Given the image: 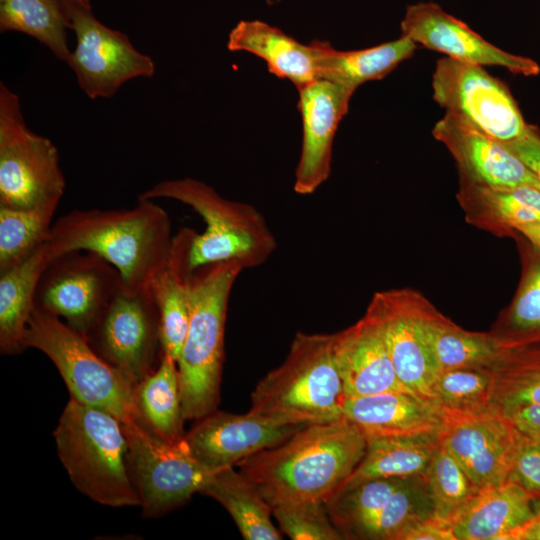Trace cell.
I'll use <instances>...</instances> for the list:
<instances>
[{
	"label": "cell",
	"mask_w": 540,
	"mask_h": 540,
	"mask_svg": "<svg viewBox=\"0 0 540 540\" xmlns=\"http://www.w3.org/2000/svg\"><path fill=\"white\" fill-rule=\"evenodd\" d=\"M366 445L365 435L342 417L307 424L279 445L236 466L271 507L325 504L357 467Z\"/></svg>",
	"instance_id": "cell-1"
},
{
	"label": "cell",
	"mask_w": 540,
	"mask_h": 540,
	"mask_svg": "<svg viewBox=\"0 0 540 540\" xmlns=\"http://www.w3.org/2000/svg\"><path fill=\"white\" fill-rule=\"evenodd\" d=\"M168 213L151 199H139L131 209L72 210L51 228L52 257L70 251L96 253L120 273L123 289L150 287L169 264L172 243Z\"/></svg>",
	"instance_id": "cell-2"
},
{
	"label": "cell",
	"mask_w": 540,
	"mask_h": 540,
	"mask_svg": "<svg viewBox=\"0 0 540 540\" xmlns=\"http://www.w3.org/2000/svg\"><path fill=\"white\" fill-rule=\"evenodd\" d=\"M138 198L174 199L204 220L202 233L183 228L172 237L169 265L185 281L196 270L217 263L236 261L244 269L260 266L276 249L274 235L253 206L225 199L202 181L163 180Z\"/></svg>",
	"instance_id": "cell-3"
},
{
	"label": "cell",
	"mask_w": 540,
	"mask_h": 540,
	"mask_svg": "<svg viewBox=\"0 0 540 540\" xmlns=\"http://www.w3.org/2000/svg\"><path fill=\"white\" fill-rule=\"evenodd\" d=\"M243 266L236 261L200 268L186 279L190 319L177 360L185 420L217 410L224 360L228 301Z\"/></svg>",
	"instance_id": "cell-4"
},
{
	"label": "cell",
	"mask_w": 540,
	"mask_h": 540,
	"mask_svg": "<svg viewBox=\"0 0 540 540\" xmlns=\"http://www.w3.org/2000/svg\"><path fill=\"white\" fill-rule=\"evenodd\" d=\"M334 334L295 335L285 361L251 394L249 413L280 424L342 418L347 399L333 354Z\"/></svg>",
	"instance_id": "cell-5"
},
{
	"label": "cell",
	"mask_w": 540,
	"mask_h": 540,
	"mask_svg": "<svg viewBox=\"0 0 540 540\" xmlns=\"http://www.w3.org/2000/svg\"><path fill=\"white\" fill-rule=\"evenodd\" d=\"M53 436L59 459L81 493L111 507L140 505L118 418L70 398Z\"/></svg>",
	"instance_id": "cell-6"
},
{
	"label": "cell",
	"mask_w": 540,
	"mask_h": 540,
	"mask_svg": "<svg viewBox=\"0 0 540 540\" xmlns=\"http://www.w3.org/2000/svg\"><path fill=\"white\" fill-rule=\"evenodd\" d=\"M23 343L25 349L35 348L53 362L71 398L106 411L123 424L137 421L135 386L63 320L34 307Z\"/></svg>",
	"instance_id": "cell-7"
},
{
	"label": "cell",
	"mask_w": 540,
	"mask_h": 540,
	"mask_svg": "<svg viewBox=\"0 0 540 540\" xmlns=\"http://www.w3.org/2000/svg\"><path fill=\"white\" fill-rule=\"evenodd\" d=\"M65 185L56 146L27 126L18 95L1 82L0 206L59 204Z\"/></svg>",
	"instance_id": "cell-8"
},
{
	"label": "cell",
	"mask_w": 540,
	"mask_h": 540,
	"mask_svg": "<svg viewBox=\"0 0 540 540\" xmlns=\"http://www.w3.org/2000/svg\"><path fill=\"white\" fill-rule=\"evenodd\" d=\"M123 425L143 517L157 518L185 504L215 472L194 458L184 438L169 442L137 421Z\"/></svg>",
	"instance_id": "cell-9"
},
{
	"label": "cell",
	"mask_w": 540,
	"mask_h": 540,
	"mask_svg": "<svg viewBox=\"0 0 540 540\" xmlns=\"http://www.w3.org/2000/svg\"><path fill=\"white\" fill-rule=\"evenodd\" d=\"M122 288L119 271L107 260L90 251H70L48 262L35 307L86 336Z\"/></svg>",
	"instance_id": "cell-10"
},
{
	"label": "cell",
	"mask_w": 540,
	"mask_h": 540,
	"mask_svg": "<svg viewBox=\"0 0 540 540\" xmlns=\"http://www.w3.org/2000/svg\"><path fill=\"white\" fill-rule=\"evenodd\" d=\"M85 337L97 354L136 386L157 368L163 354L151 287L133 293L122 288Z\"/></svg>",
	"instance_id": "cell-11"
},
{
	"label": "cell",
	"mask_w": 540,
	"mask_h": 540,
	"mask_svg": "<svg viewBox=\"0 0 540 540\" xmlns=\"http://www.w3.org/2000/svg\"><path fill=\"white\" fill-rule=\"evenodd\" d=\"M433 99L489 136L508 143L529 126L508 87L482 66L449 57L437 61L432 77Z\"/></svg>",
	"instance_id": "cell-12"
},
{
	"label": "cell",
	"mask_w": 540,
	"mask_h": 540,
	"mask_svg": "<svg viewBox=\"0 0 540 540\" xmlns=\"http://www.w3.org/2000/svg\"><path fill=\"white\" fill-rule=\"evenodd\" d=\"M69 14L76 46L66 64L90 99L111 97L127 81L154 75L153 60L139 52L126 34L107 27L91 9L73 0Z\"/></svg>",
	"instance_id": "cell-13"
},
{
	"label": "cell",
	"mask_w": 540,
	"mask_h": 540,
	"mask_svg": "<svg viewBox=\"0 0 540 540\" xmlns=\"http://www.w3.org/2000/svg\"><path fill=\"white\" fill-rule=\"evenodd\" d=\"M424 301L405 289L383 291L374 294L366 311L380 327L401 383L434 403L433 385L439 371L422 326Z\"/></svg>",
	"instance_id": "cell-14"
},
{
	"label": "cell",
	"mask_w": 540,
	"mask_h": 540,
	"mask_svg": "<svg viewBox=\"0 0 540 540\" xmlns=\"http://www.w3.org/2000/svg\"><path fill=\"white\" fill-rule=\"evenodd\" d=\"M400 26L401 35L449 58L480 66H501L522 76L540 73L536 61L498 48L434 2L407 6Z\"/></svg>",
	"instance_id": "cell-15"
},
{
	"label": "cell",
	"mask_w": 540,
	"mask_h": 540,
	"mask_svg": "<svg viewBox=\"0 0 540 540\" xmlns=\"http://www.w3.org/2000/svg\"><path fill=\"white\" fill-rule=\"evenodd\" d=\"M303 426L215 410L196 420L184 441L195 459L216 471L279 445Z\"/></svg>",
	"instance_id": "cell-16"
},
{
	"label": "cell",
	"mask_w": 540,
	"mask_h": 540,
	"mask_svg": "<svg viewBox=\"0 0 540 540\" xmlns=\"http://www.w3.org/2000/svg\"><path fill=\"white\" fill-rule=\"evenodd\" d=\"M298 91L303 140L294 190L300 195H308L330 175L334 137L355 90L319 78L298 88Z\"/></svg>",
	"instance_id": "cell-17"
},
{
	"label": "cell",
	"mask_w": 540,
	"mask_h": 540,
	"mask_svg": "<svg viewBox=\"0 0 540 540\" xmlns=\"http://www.w3.org/2000/svg\"><path fill=\"white\" fill-rule=\"evenodd\" d=\"M522 436L498 413L447 423L439 433L441 445L479 490L508 481Z\"/></svg>",
	"instance_id": "cell-18"
},
{
	"label": "cell",
	"mask_w": 540,
	"mask_h": 540,
	"mask_svg": "<svg viewBox=\"0 0 540 540\" xmlns=\"http://www.w3.org/2000/svg\"><path fill=\"white\" fill-rule=\"evenodd\" d=\"M472 184L496 189L531 186L540 189L533 172L503 142L464 119L446 112L433 128Z\"/></svg>",
	"instance_id": "cell-19"
},
{
	"label": "cell",
	"mask_w": 540,
	"mask_h": 540,
	"mask_svg": "<svg viewBox=\"0 0 540 540\" xmlns=\"http://www.w3.org/2000/svg\"><path fill=\"white\" fill-rule=\"evenodd\" d=\"M333 354L347 398L410 392L399 380L380 327L367 311L355 324L334 333Z\"/></svg>",
	"instance_id": "cell-20"
},
{
	"label": "cell",
	"mask_w": 540,
	"mask_h": 540,
	"mask_svg": "<svg viewBox=\"0 0 540 540\" xmlns=\"http://www.w3.org/2000/svg\"><path fill=\"white\" fill-rule=\"evenodd\" d=\"M342 417L365 436L439 434L445 426L434 403L399 390L348 397Z\"/></svg>",
	"instance_id": "cell-21"
},
{
	"label": "cell",
	"mask_w": 540,
	"mask_h": 540,
	"mask_svg": "<svg viewBox=\"0 0 540 540\" xmlns=\"http://www.w3.org/2000/svg\"><path fill=\"white\" fill-rule=\"evenodd\" d=\"M535 512L536 500L515 482L506 481L480 490L451 527L456 540H518Z\"/></svg>",
	"instance_id": "cell-22"
},
{
	"label": "cell",
	"mask_w": 540,
	"mask_h": 540,
	"mask_svg": "<svg viewBox=\"0 0 540 540\" xmlns=\"http://www.w3.org/2000/svg\"><path fill=\"white\" fill-rule=\"evenodd\" d=\"M326 41L302 44L277 27L259 20L240 21L229 33L230 51L263 59L270 73L290 80L297 89L320 78L319 62Z\"/></svg>",
	"instance_id": "cell-23"
},
{
	"label": "cell",
	"mask_w": 540,
	"mask_h": 540,
	"mask_svg": "<svg viewBox=\"0 0 540 540\" xmlns=\"http://www.w3.org/2000/svg\"><path fill=\"white\" fill-rule=\"evenodd\" d=\"M422 326L439 372L457 368L490 369L506 350L492 333L464 330L426 300Z\"/></svg>",
	"instance_id": "cell-24"
},
{
	"label": "cell",
	"mask_w": 540,
	"mask_h": 540,
	"mask_svg": "<svg viewBox=\"0 0 540 540\" xmlns=\"http://www.w3.org/2000/svg\"><path fill=\"white\" fill-rule=\"evenodd\" d=\"M52 254L48 242L25 262L0 273V351L5 355L25 350L23 337L35 307L39 279Z\"/></svg>",
	"instance_id": "cell-25"
},
{
	"label": "cell",
	"mask_w": 540,
	"mask_h": 540,
	"mask_svg": "<svg viewBox=\"0 0 540 540\" xmlns=\"http://www.w3.org/2000/svg\"><path fill=\"white\" fill-rule=\"evenodd\" d=\"M365 437V454L340 488L374 478L423 475L440 444L439 434Z\"/></svg>",
	"instance_id": "cell-26"
},
{
	"label": "cell",
	"mask_w": 540,
	"mask_h": 540,
	"mask_svg": "<svg viewBox=\"0 0 540 540\" xmlns=\"http://www.w3.org/2000/svg\"><path fill=\"white\" fill-rule=\"evenodd\" d=\"M200 494L220 503L246 540H280L272 507L258 488L234 466L215 471Z\"/></svg>",
	"instance_id": "cell-27"
},
{
	"label": "cell",
	"mask_w": 540,
	"mask_h": 540,
	"mask_svg": "<svg viewBox=\"0 0 540 540\" xmlns=\"http://www.w3.org/2000/svg\"><path fill=\"white\" fill-rule=\"evenodd\" d=\"M137 422L169 442L184 438L177 362L162 354L157 368L135 386Z\"/></svg>",
	"instance_id": "cell-28"
},
{
	"label": "cell",
	"mask_w": 540,
	"mask_h": 540,
	"mask_svg": "<svg viewBox=\"0 0 540 540\" xmlns=\"http://www.w3.org/2000/svg\"><path fill=\"white\" fill-rule=\"evenodd\" d=\"M416 49L417 44L404 35L377 46L351 51H338L326 42L319 62L320 78L356 90L367 81L384 78L410 58Z\"/></svg>",
	"instance_id": "cell-29"
},
{
	"label": "cell",
	"mask_w": 540,
	"mask_h": 540,
	"mask_svg": "<svg viewBox=\"0 0 540 540\" xmlns=\"http://www.w3.org/2000/svg\"><path fill=\"white\" fill-rule=\"evenodd\" d=\"M70 0H0V31H16L33 37L53 55L67 62L71 51Z\"/></svg>",
	"instance_id": "cell-30"
},
{
	"label": "cell",
	"mask_w": 540,
	"mask_h": 540,
	"mask_svg": "<svg viewBox=\"0 0 540 540\" xmlns=\"http://www.w3.org/2000/svg\"><path fill=\"white\" fill-rule=\"evenodd\" d=\"M490 370L495 413L540 405V345L506 349Z\"/></svg>",
	"instance_id": "cell-31"
},
{
	"label": "cell",
	"mask_w": 540,
	"mask_h": 540,
	"mask_svg": "<svg viewBox=\"0 0 540 540\" xmlns=\"http://www.w3.org/2000/svg\"><path fill=\"white\" fill-rule=\"evenodd\" d=\"M492 374L488 368H457L440 371L433 385L434 404L445 424L490 413Z\"/></svg>",
	"instance_id": "cell-32"
},
{
	"label": "cell",
	"mask_w": 540,
	"mask_h": 540,
	"mask_svg": "<svg viewBox=\"0 0 540 540\" xmlns=\"http://www.w3.org/2000/svg\"><path fill=\"white\" fill-rule=\"evenodd\" d=\"M531 246L518 293L492 332L505 349L540 345V251Z\"/></svg>",
	"instance_id": "cell-33"
},
{
	"label": "cell",
	"mask_w": 540,
	"mask_h": 540,
	"mask_svg": "<svg viewBox=\"0 0 540 540\" xmlns=\"http://www.w3.org/2000/svg\"><path fill=\"white\" fill-rule=\"evenodd\" d=\"M58 204L30 209L0 206V273L25 262L49 240Z\"/></svg>",
	"instance_id": "cell-34"
},
{
	"label": "cell",
	"mask_w": 540,
	"mask_h": 540,
	"mask_svg": "<svg viewBox=\"0 0 540 540\" xmlns=\"http://www.w3.org/2000/svg\"><path fill=\"white\" fill-rule=\"evenodd\" d=\"M423 476L433 502L434 516L450 525L480 491L441 443Z\"/></svg>",
	"instance_id": "cell-35"
},
{
	"label": "cell",
	"mask_w": 540,
	"mask_h": 540,
	"mask_svg": "<svg viewBox=\"0 0 540 540\" xmlns=\"http://www.w3.org/2000/svg\"><path fill=\"white\" fill-rule=\"evenodd\" d=\"M150 287L159 313L163 354L177 362L190 319L187 282L168 264L153 279Z\"/></svg>",
	"instance_id": "cell-36"
},
{
	"label": "cell",
	"mask_w": 540,
	"mask_h": 540,
	"mask_svg": "<svg viewBox=\"0 0 540 540\" xmlns=\"http://www.w3.org/2000/svg\"><path fill=\"white\" fill-rule=\"evenodd\" d=\"M468 194L493 212L511 229L540 222V189L520 186L496 189L470 184Z\"/></svg>",
	"instance_id": "cell-37"
},
{
	"label": "cell",
	"mask_w": 540,
	"mask_h": 540,
	"mask_svg": "<svg viewBox=\"0 0 540 540\" xmlns=\"http://www.w3.org/2000/svg\"><path fill=\"white\" fill-rule=\"evenodd\" d=\"M281 530L293 540H340L324 503H291L272 507Z\"/></svg>",
	"instance_id": "cell-38"
},
{
	"label": "cell",
	"mask_w": 540,
	"mask_h": 540,
	"mask_svg": "<svg viewBox=\"0 0 540 540\" xmlns=\"http://www.w3.org/2000/svg\"><path fill=\"white\" fill-rule=\"evenodd\" d=\"M508 481L515 482L535 500H540V443L522 436Z\"/></svg>",
	"instance_id": "cell-39"
},
{
	"label": "cell",
	"mask_w": 540,
	"mask_h": 540,
	"mask_svg": "<svg viewBox=\"0 0 540 540\" xmlns=\"http://www.w3.org/2000/svg\"><path fill=\"white\" fill-rule=\"evenodd\" d=\"M535 175L540 187V134L533 126L520 138L504 143Z\"/></svg>",
	"instance_id": "cell-40"
},
{
	"label": "cell",
	"mask_w": 540,
	"mask_h": 540,
	"mask_svg": "<svg viewBox=\"0 0 540 540\" xmlns=\"http://www.w3.org/2000/svg\"><path fill=\"white\" fill-rule=\"evenodd\" d=\"M397 540H456L449 523L434 515L406 528Z\"/></svg>",
	"instance_id": "cell-41"
},
{
	"label": "cell",
	"mask_w": 540,
	"mask_h": 540,
	"mask_svg": "<svg viewBox=\"0 0 540 540\" xmlns=\"http://www.w3.org/2000/svg\"><path fill=\"white\" fill-rule=\"evenodd\" d=\"M513 425L526 437L540 443V405H530L506 413Z\"/></svg>",
	"instance_id": "cell-42"
},
{
	"label": "cell",
	"mask_w": 540,
	"mask_h": 540,
	"mask_svg": "<svg viewBox=\"0 0 540 540\" xmlns=\"http://www.w3.org/2000/svg\"><path fill=\"white\" fill-rule=\"evenodd\" d=\"M518 540H540V500H536L535 516L521 531Z\"/></svg>",
	"instance_id": "cell-43"
},
{
	"label": "cell",
	"mask_w": 540,
	"mask_h": 540,
	"mask_svg": "<svg viewBox=\"0 0 540 540\" xmlns=\"http://www.w3.org/2000/svg\"><path fill=\"white\" fill-rule=\"evenodd\" d=\"M514 230L519 232L531 245L540 251V222L518 226Z\"/></svg>",
	"instance_id": "cell-44"
},
{
	"label": "cell",
	"mask_w": 540,
	"mask_h": 540,
	"mask_svg": "<svg viewBox=\"0 0 540 540\" xmlns=\"http://www.w3.org/2000/svg\"><path fill=\"white\" fill-rule=\"evenodd\" d=\"M73 1L85 8L91 9L90 0H73Z\"/></svg>",
	"instance_id": "cell-45"
},
{
	"label": "cell",
	"mask_w": 540,
	"mask_h": 540,
	"mask_svg": "<svg viewBox=\"0 0 540 540\" xmlns=\"http://www.w3.org/2000/svg\"><path fill=\"white\" fill-rule=\"evenodd\" d=\"M268 4L272 5V4H276L278 3L280 0H266Z\"/></svg>",
	"instance_id": "cell-46"
}]
</instances>
